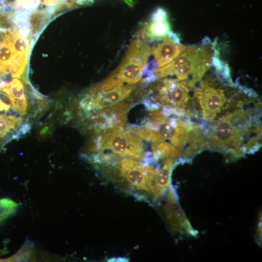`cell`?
Masks as SVG:
<instances>
[{
    "label": "cell",
    "instance_id": "3957f363",
    "mask_svg": "<svg viewBox=\"0 0 262 262\" xmlns=\"http://www.w3.org/2000/svg\"><path fill=\"white\" fill-rule=\"evenodd\" d=\"M213 53L210 44L189 46L173 61L154 70V75L156 78L175 76L194 88L213 62Z\"/></svg>",
    "mask_w": 262,
    "mask_h": 262
},
{
    "label": "cell",
    "instance_id": "9c48e42d",
    "mask_svg": "<svg viewBox=\"0 0 262 262\" xmlns=\"http://www.w3.org/2000/svg\"><path fill=\"white\" fill-rule=\"evenodd\" d=\"M191 89L185 81L164 79L158 90V105L181 110L188 117L193 100L190 96Z\"/></svg>",
    "mask_w": 262,
    "mask_h": 262
},
{
    "label": "cell",
    "instance_id": "7c38bea8",
    "mask_svg": "<svg viewBox=\"0 0 262 262\" xmlns=\"http://www.w3.org/2000/svg\"><path fill=\"white\" fill-rule=\"evenodd\" d=\"M187 47L177 42L168 36L163 38L161 42L153 48L151 52L154 57L157 66L163 67L178 57Z\"/></svg>",
    "mask_w": 262,
    "mask_h": 262
},
{
    "label": "cell",
    "instance_id": "5b68a950",
    "mask_svg": "<svg viewBox=\"0 0 262 262\" xmlns=\"http://www.w3.org/2000/svg\"><path fill=\"white\" fill-rule=\"evenodd\" d=\"M150 52L144 41L136 39L131 42L122 63L112 73L120 84L135 83L141 79Z\"/></svg>",
    "mask_w": 262,
    "mask_h": 262
},
{
    "label": "cell",
    "instance_id": "8992f818",
    "mask_svg": "<svg viewBox=\"0 0 262 262\" xmlns=\"http://www.w3.org/2000/svg\"><path fill=\"white\" fill-rule=\"evenodd\" d=\"M193 97L195 111L197 108L198 113L207 121H213L222 110L229 106L224 90L213 80L201 81L194 91Z\"/></svg>",
    "mask_w": 262,
    "mask_h": 262
},
{
    "label": "cell",
    "instance_id": "7a4b0ae2",
    "mask_svg": "<svg viewBox=\"0 0 262 262\" xmlns=\"http://www.w3.org/2000/svg\"><path fill=\"white\" fill-rule=\"evenodd\" d=\"M204 132L202 127L189 120L168 117L159 123L148 121L138 126L136 135L153 143L168 142L182 150L183 155Z\"/></svg>",
    "mask_w": 262,
    "mask_h": 262
},
{
    "label": "cell",
    "instance_id": "e0dca14e",
    "mask_svg": "<svg viewBox=\"0 0 262 262\" xmlns=\"http://www.w3.org/2000/svg\"><path fill=\"white\" fill-rule=\"evenodd\" d=\"M48 19L49 16L45 12L33 13L31 16L29 20L32 34L33 35H36Z\"/></svg>",
    "mask_w": 262,
    "mask_h": 262
},
{
    "label": "cell",
    "instance_id": "2e32d148",
    "mask_svg": "<svg viewBox=\"0 0 262 262\" xmlns=\"http://www.w3.org/2000/svg\"><path fill=\"white\" fill-rule=\"evenodd\" d=\"M172 159H167L162 167L156 170L155 180L161 194L170 187L171 172L174 165Z\"/></svg>",
    "mask_w": 262,
    "mask_h": 262
},
{
    "label": "cell",
    "instance_id": "8fae6325",
    "mask_svg": "<svg viewBox=\"0 0 262 262\" xmlns=\"http://www.w3.org/2000/svg\"><path fill=\"white\" fill-rule=\"evenodd\" d=\"M32 123L15 115H0V152L12 141L19 139L30 131Z\"/></svg>",
    "mask_w": 262,
    "mask_h": 262
},
{
    "label": "cell",
    "instance_id": "ac0fdd59",
    "mask_svg": "<svg viewBox=\"0 0 262 262\" xmlns=\"http://www.w3.org/2000/svg\"><path fill=\"white\" fill-rule=\"evenodd\" d=\"M12 209V205L10 201L7 199L0 200V225L10 214Z\"/></svg>",
    "mask_w": 262,
    "mask_h": 262
},
{
    "label": "cell",
    "instance_id": "52a82bcc",
    "mask_svg": "<svg viewBox=\"0 0 262 262\" xmlns=\"http://www.w3.org/2000/svg\"><path fill=\"white\" fill-rule=\"evenodd\" d=\"M116 170L121 180L133 190L152 194L155 187L156 170L137 160L124 158L117 162Z\"/></svg>",
    "mask_w": 262,
    "mask_h": 262
},
{
    "label": "cell",
    "instance_id": "d6986e66",
    "mask_svg": "<svg viewBox=\"0 0 262 262\" xmlns=\"http://www.w3.org/2000/svg\"><path fill=\"white\" fill-rule=\"evenodd\" d=\"M108 262H129V259L125 257L111 258L107 260Z\"/></svg>",
    "mask_w": 262,
    "mask_h": 262
},
{
    "label": "cell",
    "instance_id": "277c9868",
    "mask_svg": "<svg viewBox=\"0 0 262 262\" xmlns=\"http://www.w3.org/2000/svg\"><path fill=\"white\" fill-rule=\"evenodd\" d=\"M98 134L92 147L93 151L100 152L108 149L125 158L146 161L147 153L142 140L123 127L111 129Z\"/></svg>",
    "mask_w": 262,
    "mask_h": 262
},
{
    "label": "cell",
    "instance_id": "6da1fadb",
    "mask_svg": "<svg viewBox=\"0 0 262 262\" xmlns=\"http://www.w3.org/2000/svg\"><path fill=\"white\" fill-rule=\"evenodd\" d=\"M254 108L241 107L214 121L206 132V147L220 151L229 159L256 151L261 146L262 127Z\"/></svg>",
    "mask_w": 262,
    "mask_h": 262
},
{
    "label": "cell",
    "instance_id": "5bb4252c",
    "mask_svg": "<svg viewBox=\"0 0 262 262\" xmlns=\"http://www.w3.org/2000/svg\"><path fill=\"white\" fill-rule=\"evenodd\" d=\"M166 218L170 227L174 230L181 229L183 225L184 219L183 214L175 199L174 194L171 189L169 192L166 202L164 206Z\"/></svg>",
    "mask_w": 262,
    "mask_h": 262
},
{
    "label": "cell",
    "instance_id": "4fadbf2b",
    "mask_svg": "<svg viewBox=\"0 0 262 262\" xmlns=\"http://www.w3.org/2000/svg\"><path fill=\"white\" fill-rule=\"evenodd\" d=\"M170 31L168 19H155L150 18L142 29L141 35L145 39L157 40L167 36Z\"/></svg>",
    "mask_w": 262,
    "mask_h": 262
},
{
    "label": "cell",
    "instance_id": "9a60e30c",
    "mask_svg": "<svg viewBox=\"0 0 262 262\" xmlns=\"http://www.w3.org/2000/svg\"><path fill=\"white\" fill-rule=\"evenodd\" d=\"M181 154V150L171 144L165 142H154L152 147V159L157 161L160 159H174Z\"/></svg>",
    "mask_w": 262,
    "mask_h": 262
},
{
    "label": "cell",
    "instance_id": "ba28073f",
    "mask_svg": "<svg viewBox=\"0 0 262 262\" xmlns=\"http://www.w3.org/2000/svg\"><path fill=\"white\" fill-rule=\"evenodd\" d=\"M130 105L118 103L108 108L82 114V120L88 129L97 134L111 129L123 127Z\"/></svg>",
    "mask_w": 262,
    "mask_h": 262
},
{
    "label": "cell",
    "instance_id": "30bf717a",
    "mask_svg": "<svg viewBox=\"0 0 262 262\" xmlns=\"http://www.w3.org/2000/svg\"><path fill=\"white\" fill-rule=\"evenodd\" d=\"M133 86L119 85L106 91L94 94H84L78 102L80 114L98 110L112 106L129 96Z\"/></svg>",
    "mask_w": 262,
    "mask_h": 262
}]
</instances>
